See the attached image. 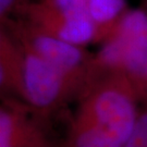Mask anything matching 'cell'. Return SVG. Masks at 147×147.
Instances as JSON below:
<instances>
[{
    "label": "cell",
    "mask_w": 147,
    "mask_h": 147,
    "mask_svg": "<svg viewBox=\"0 0 147 147\" xmlns=\"http://www.w3.org/2000/svg\"><path fill=\"white\" fill-rule=\"evenodd\" d=\"M75 104L61 147H124L142 108L130 83L97 60Z\"/></svg>",
    "instance_id": "1"
},
{
    "label": "cell",
    "mask_w": 147,
    "mask_h": 147,
    "mask_svg": "<svg viewBox=\"0 0 147 147\" xmlns=\"http://www.w3.org/2000/svg\"><path fill=\"white\" fill-rule=\"evenodd\" d=\"M95 55L100 65L121 74L130 83L141 105H146L147 14L144 11L124 12Z\"/></svg>",
    "instance_id": "2"
},
{
    "label": "cell",
    "mask_w": 147,
    "mask_h": 147,
    "mask_svg": "<svg viewBox=\"0 0 147 147\" xmlns=\"http://www.w3.org/2000/svg\"><path fill=\"white\" fill-rule=\"evenodd\" d=\"M5 28L19 42L33 49L65 74L79 90V95L94 74L96 55L89 53L85 46L51 36L27 21L5 23Z\"/></svg>",
    "instance_id": "3"
},
{
    "label": "cell",
    "mask_w": 147,
    "mask_h": 147,
    "mask_svg": "<svg viewBox=\"0 0 147 147\" xmlns=\"http://www.w3.org/2000/svg\"><path fill=\"white\" fill-rule=\"evenodd\" d=\"M22 46L25 58L23 100L53 120L69 104L76 101L79 90L57 67L30 47Z\"/></svg>",
    "instance_id": "4"
},
{
    "label": "cell",
    "mask_w": 147,
    "mask_h": 147,
    "mask_svg": "<svg viewBox=\"0 0 147 147\" xmlns=\"http://www.w3.org/2000/svg\"><path fill=\"white\" fill-rule=\"evenodd\" d=\"M27 22L51 36L80 46L95 42L96 26L87 0H42L30 5Z\"/></svg>",
    "instance_id": "5"
},
{
    "label": "cell",
    "mask_w": 147,
    "mask_h": 147,
    "mask_svg": "<svg viewBox=\"0 0 147 147\" xmlns=\"http://www.w3.org/2000/svg\"><path fill=\"white\" fill-rule=\"evenodd\" d=\"M51 120L27 102L2 97L0 102V147H61Z\"/></svg>",
    "instance_id": "6"
},
{
    "label": "cell",
    "mask_w": 147,
    "mask_h": 147,
    "mask_svg": "<svg viewBox=\"0 0 147 147\" xmlns=\"http://www.w3.org/2000/svg\"><path fill=\"white\" fill-rule=\"evenodd\" d=\"M24 49L7 28L0 32V96L24 98ZM24 101V100H23Z\"/></svg>",
    "instance_id": "7"
},
{
    "label": "cell",
    "mask_w": 147,
    "mask_h": 147,
    "mask_svg": "<svg viewBox=\"0 0 147 147\" xmlns=\"http://www.w3.org/2000/svg\"><path fill=\"white\" fill-rule=\"evenodd\" d=\"M96 26L95 42H102L115 30L124 13L125 0H87Z\"/></svg>",
    "instance_id": "8"
},
{
    "label": "cell",
    "mask_w": 147,
    "mask_h": 147,
    "mask_svg": "<svg viewBox=\"0 0 147 147\" xmlns=\"http://www.w3.org/2000/svg\"><path fill=\"white\" fill-rule=\"evenodd\" d=\"M124 147H147V104L142 106L134 130Z\"/></svg>",
    "instance_id": "9"
},
{
    "label": "cell",
    "mask_w": 147,
    "mask_h": 147,
    "mask_svg": "<svg viewBox=\"0 0 147 147\" xmlns=\"http://www.w3.org/2000/svg\"><path fill=\"white\" fill-rule=\"evenodd\" d=\"M28 7L21 5L19 2V0H0V16H1V20H3V18H5L10 12H12L16 9H22L23 12H26Z\"/></svg>",
    "instance_id": "10"
}]
</instances>
